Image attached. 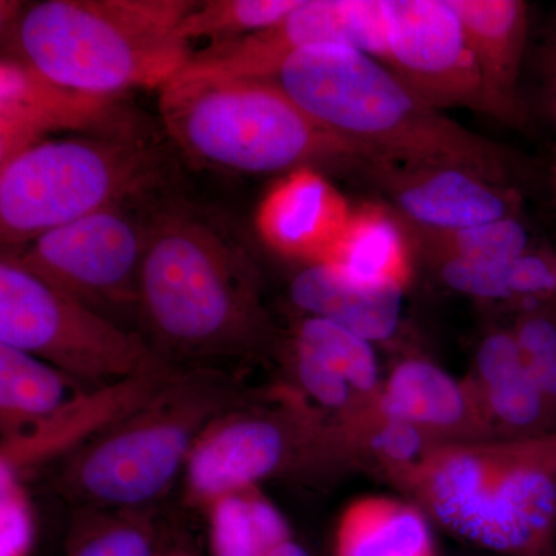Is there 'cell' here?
<instances>
[{
	"mask_svg": "<svg viewBox=\"0 0 556 556\" xmlns=\"http://www.w3.org/2000/svg\"><path fill=\"white\" fill-rule=\"evenodd\" d=\"M138 317L161 357L252 356L273 329L243 233L169 190L160 201L138 288Z\"/></svg>",
	"mask_w": 556,
	"mask_h": 556,
	"instance_id": "1",
	"label": "cell"
},
{
	"mask_svg": "<svg viewBox=\"0 0 556 556\" xmlns=\"http://www.w3.org/2000/svg\"><path fill=\"white\" fill-rule=\"evenodd\" d=\"M329 134L387 167H457L503 186L504 150L447 118L382 62L345 46H309L262 78Z\"/></svg>",
	"mask_w": 556,
	"mask_h": 556,
	"instance_id": "2",
	"label": "cell"
},
{
	"mask_svg": "<svg viewBox=\"0 0 556 556\" xmlns=\"http://www.w3.org/2000/svg\"><path fill=\"white\" fill-rule=\"evenodd\" d=\"M190 0H43L13 24V53L40 76L83 93L163 89L189 64L178 35Z\"/></svg>",
	"mask_w": 556,
	"mask_h": 556,
	"instance_id": "3",
	"label": "cell"
},
{
	"mask_svg": "<svg viewBox=\"0 0 556 556\" xmlns=\"http://www.w3.org/2000/svg\"><path fill=\"white\" fill-rule=\"evenodd\" d=\"M167 135L193 163L226 174L329 167L375 179L386 166L314 123L274 84L178 73L160 90Z\"/></svg>",
	"mask_w": 556,
	"mask_h": 556,
	"instance_id": "4",
	"label": "cell"
},
{
	"mask_svg": "<svg viewBox=\"0 0 556 556\" xmlns=\"http://www.w3.org/2000/svg\"><path fill=\"white\" fill-rule=\"evenodd\" d=\"M408 493L468 543L508 556L556 555V431L442 442Z\"/></svg>",
	"mask_w": 556,
	"mask_h": 556,
	"instance_id": "5",
	"label": "cell"
},
{
	"mask_svg": "<svg viewBox=\"0 0 556 556\" xmlns=\"http://www.w3.org/2000/svg\"><path fill=\"white\" fill-rule=\"evenodd\" d=\"M241 404L243 393L223 372L181 371L148 404L67 457L65 490L91 506L148 504L188 466L206 428Z\"/></svg>",
	"mask_w": 556,
	"mask_h": 556,
	"instance_id": "6",
	"label": "cell"
},
{
	"mask_svg": "<svg viewBox=\"0 0 556 556\" xmlns=\"http://www.w3.org/2000/svg\"><path fill=\"white\" fill-rule=\"evenodd\" d=\"M167 179L160 150L135 129L36 142L2 163L3 255Z\"/></svg>",
	"mask_w": 556,
	"mask_h": 556,
	"instance_id": "7",
	"label": "cell"
},
{
	"mask_svg": "<svg viewBox=\"0 0 556 556\" xmlns=\"http://www.w3.org/2000/svg\"><path fill=\"white\" fill-rule=\"evenodd\" d=\"M0 343L94 387L170 364L138 332L121 327L10 257L0 263Z\"/></svg>",
	"mask_w": 556,
	"mask_h": 556,
	"instance_id": "8",
	"label": "cell"
},
{
	"mask_svg": "<svg viewBox=\"0 0 556 556\" xmlns=\"http://www.w3.org/2000/svg\"><path fill=\"white\" fill-rule=\"evenodd\" d=\"M169 190L163 186L110 204L3 257L13 258L104 317L115 320L113 314L130 309L138 316L139 276L150 229Z\"/></svg>",
	"mask_w": 556,
	"mask_h": 556,
	"instance_id": "9",
	"label": "cell"
},
{
	"mask_svg": "<svg viewBox=\"0 0 556 556\" xmlns=\"http://www.w3.org/2000/svg\"><path fill=\"white\" fill-rule=\"evenodd\" d=\"M332 464L327 424L308 407L266 409L241 404L201 434L186 466L190 501L211 506L219 497L254 489L285 468Z\"/></svg>",
	"mask_w": 556,
	"mask_h": 556,
	"instance_id": "10",
	"label": "cell"
},
{
	"mask_svg": "<svg viewBox=\"0 0 556 556\" xmlns=\"http://www.w3.org/2000/svg\"><path fill=\"white\" fill-rule=\"evenodd\" d=\"M390 68L431 108L490 113L477 56L450 0H383Z\"/></svg>",
	"mask_w": 556,
	"mask_h": 556,
	"instance_id": "11",
	"label": "cell"
},
{
	"mask_svg": "<svg viewBox=\"0 0 556 556\" xmlns=\"http://www.w3.org/2000/svg\"><path fill=\"white\" fill-rule=\"evenodd\" d=\"M325 43L351 47L386 64L383 0H302L274 27L249 35L232 46L195 54L179 73L262 79L288 54Z\"/></svg>",
	"mask_w": 556,
	"mask_h": 556,
	"instance_id": "12",
	"label": "cell"
},
{
	"mask_svg": "<svg viewBox=\"0 0 556 556\" xmlns=\"http://www.w3.org/2000/svg\"><path fill=\"white\" fill-rule=\"evenodd\" d=\"M181 371L174 364H166L144 375L76 393L39 426L2 439L0 467L25 478L51 460L67 459L113 424L148 404Z\"/></svg>",
	"mask_w": 556,
	"mask_h": 556,
	"instance_id": "13",
	"label": "cell"
},
{
	"mask_svg": "<svg viewBox=\"0 0 556 556\" xmlns=\"http://www.w3.org/2000/svg\"><path fill=\"white\" fill-rule=\"evenodd\" d=\"M0 73L2 163L39 142L49 131L68 129L112 135L135 129L119 108V97H101L58 86L16 58L3 56Z\"/></svg>",
	"mask_w": 556,
	"mask_h": 556,
	"instance_id": "14",
	"label": "cell"
},
{
	"mask_svg": "<svg viewBox=\"0 0 556 556\" xmlns=\"http://www.w3.org/2000/svg\"><path fill=\"white\" fill-rule=\"evenodd\" d=\"M376 179L405 217L441 236L511 217L514 208L503 186L457 167H387Z\"/></svg>",
	"mask_w": 556,
	"mask_h": 556,
	"instance_id": "15",
	"label": "cell"
},
{
	"mask_svg": "<svg viewBox=\"0 0 556 556\" xmlns=\"http://www.w3.org/2000/svg\"><path fill=\"white\" fill-rule=\"evenodd\" d=\"M376 407L383 416L412 424L439 442L495 438L471 383L457 382L424 358H407L391 371Z\"/></svg>",
	"mask_w": 556,
	"mask_h": 556,
	"instance_id": "16",
	"label": "cell"
},
{
	"mask_svg": "<svg viewBox=\"0 0 556 556\" xmlns=\"http://www.w3.org/2000/svg\"><path fill=\"white\" fill-rule=\"evenodd\" d=\"M495 438H529L556 431V408L527 368L511 331L493 332L479 346L468 380Z\"/></svg>",
	"mask_w": 556,
	"mask_h": 556,
	"instance_id": "17",
	"label": "cell"
},
{
	"mask_svg": "<svg viewBox=\"0 0 556 556\" xmlns=\"http://www.w3.org/2000/svg\"><path fill=\"white\" fill-rule=\"evenodd\" d=\"M397 285H368L348 276L332 262H314L292 280V303L311 317L325 318L368 342L396 332L404 306Z\"/></svg>",
	"mask_w": 556,
	"mask_h": 556,
	"instance_id": "18",
	"label": "cell"
},
{
	"mask_svg": "<svg viewBox=\"0 0 556 556\" xmlns=\"http://www.w3.org/2000/svg\"><path fill=\"white\" fill-rule=\"evenodd\" d=\"M484 78L490 115L517 119L518 80L527 42V5L521 0H450Z\"/></svg>",
	"mask_w": 556,
	"mask_h": 556,
	"instance_id": "19",
	"label": "cell"
},
{
	"mask_svg": "<svg viewBox=\"0 0 556 556\" xmlns=\"http://www.w3.org/2000/svg\"><path fill=\"white\" fill-rule=\"evenodd\" d=\"M350 217L345 204L316 172H294L270 197L265 208L266 233L281 251L313 255L324 262L336 248Z\"/></svg>",
	"mask_w": 556,
	"mask_h": 556,
	"instance_id": "20",
	"label": "cell"
},
{
	"mask_svg": "<svg viewBox=\"0 0 556 556\" xmlns=\"http://www.w3.org/2000/svg\"><path fill=\"white\" fill-rule=\"evenodd\" d=\"M336 556H434L427 514L390 497L358 500L340 518Z\"/></svg>",
	"mask_w": 556,
	"mask_h": 556,
	"instance_id": "21",
	"label": "cell"
},
{
	"mask_svg": "<svg viewBox=\"0 0 556 556\" xmlns=\"http://www.w3.org/2000/svg\"><path fill=\"white\" fill-rule=\"evenodd\" d=\"M73 379L47 362L0 343V430L16 437L49 419L75 396Z\"/></svg>",
	"mask_w": 556,
	"mask_h": 556,
	"instance_id": "22",
	"label": "cell"
},
{
	"mask_svg": "<svg viewBox=\"0 0 556 556\" xmlns=\"http://www.w3.org/2000/svg\"><path fill=\"white\" fill-rule=\"evenodd\" d=\"M324 262L368 285L405 288L412 274L407 240L382 208H365L348 222L342 237Z\"/></svg>",
	"mask_w": 556,
	"mask_h": 556,
	"instance_id": "23",
	"label": "cell"
},
{
	"mask_svg": "<svg viewBox=\"0 0 556 556\" xmlns=\"http://www.w3.org/2000/svg\"><path fill=\"white\" fill-rule=\"evenodd\" d=\"M207 508L215 556H269L291 540L287 519L258 486L219 497Z\"/></svg>",
	"mask_w": 556,
	"mask_h": 556,
	"instance_id": "24",
	"label": "cell"
},
{
	"mask_svg": "<svg viewBox=\"0 0 556 556\" xmlns=\"http://www.w3.org/2000/svg\"><path fill=\"white\" fill-rule=\"evenodd\" d=\"M291 346L345 379L364 404H375L382 380L371 342L325 318L308 316L295 328Z\"/></svg>",
	"mask_w": 556,
	"mask_h": 556,
	"instance_id": "25",
	"label": "cell"
},
{
	"mask_svg": "<svg viewBox=\"0 0 556 556\" xmlns=\"http://www.w3.org/2000/svg\"><path fill=\"white\" fill-rule=\"evenodd\" d=\"M302 0H211L197 2L178 27L179 38L188 43L206 40V51L232 46L254 33L274 27L298 9ZM197 53V54H200Z\"/></svg>",
	"mask_w": 556,
	"mask_h": 556,
	"instance_id": "26",
	"label": "cell"
},
{
	"mask_svg": "<svg viewBox=\"0 0 556 556\" xmlns=\"http://www.w3.org/2000/svg\"><path fill=\"white\" fill-rule=\"evenodd\" d=\"M441 237L447 257L471 262L507 263L529 252V232L515 217L496 219Z\"/></svg>",
	"mask_w": 556,
	"mask_h": 556,
	"instance_id": "27",
	"label": "cell"
},
{
	"mask_svg": "<svg viewBox=\"0 0 556 556\" xmlns=\"http://www.w3.org/2000/svg\"><path fill=\"white\" fill-rule=\"evenodd\" d=\"M511 332L525 354L530 375L556 408V305L530 311L519 318Z\"/></svg>",
	"mask_w": 556,
	"mask_h": 556,
	"instance_id": "28",
	"label": "cell"
},
{
	"mask_svg": "<svg viewBox=\"0 0 556 556\" xmlns=\"http://www.w3.org/2000/svg\"><path fill=\"white\" fill-rule=\"evenodd\" d=\"M35 517L24 478L0 467V556H28Z\"/></svg>",
	"mask_w": 556,
	"mask_h": 556,
	"instance_id": "29",
	"label": "cell"
},
{
	"mask_svg": "<svg viewBox=\"0 0 556 556\" xmlns=\"http://www.w3.org/2000/svg\"><path fill=\"white\" fill-rule=\"evenodd\" d=\"M515 260L507 263H481L445 257L441 266V277L450 288L471 298L514 299Z\"/></svg>",
	"mask_w": 556,
	"mask_h": 556,
	"instance_id": "30",
	"label": "cell"
},
{
	"mask_svg": "<svg viewBox=\"0 0 556 556\" xmlns=\"http://www.w3.org/2000/svg\"><path fill=\"white\" fill-rule=\"evenodd\" d=\"M72 556H153V548L137 522L113 521L84 540Z\"/></svg>",
	"mask_w": 556,
	"mask_h": 556,
	"instance_id": "31",
	"label": "cell"
},
{
	"mask_svg": "<svg viewBox=\"0 0 556 556\" xmlns=\"http://www.w3.org/2000/svg\"><path fill=\"white\" fill-rule=\"evenodd\" d=\"M269 556H311L306 548L294 543L292 540H288L287 543L280 544Z\"/></svg>",
	"mask_w": 556,
	"mask_h": 556,
	"instance_id": "32",
	"label": "cell"
},
{
	"mask_svg": "<svg viewBox=\"0 0 556 556\" xmlns=\"http://www.w3.org/2000/svg\"><path fill=\"white\" fill-rule=\"evenodd\" d=\"M548 64H551V75L554 78L555 87H556V38L554 43L551 47V54H548Z\"/></svg>",
	"mask_w": 556,
	"mask_h": 556,
	"instance_id": "33",
	"label": "cell"
},
{
	"mask_svg": "<svg viewBox=\"0 0 556 556\" xmlns=\"http://www.w3.org/2000/svg\"><path fill=\"white\" fill-rule=\"evenodd\" d=\"M555 305H556V303H555Z\"/></svg>",
	"mask_w": 556,
	"mask_h": 556,
	"instance_id": "34",
	"label": "cell"
}]
</instances>
